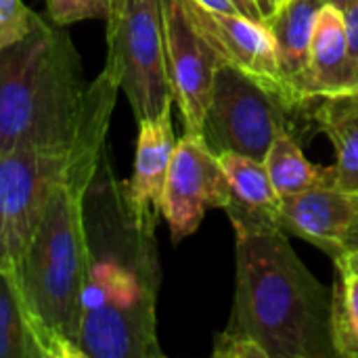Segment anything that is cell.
<instances>
[{"label":"cell","instance_id":"obj_21","mask_svg":"<svg viewBox=\"0 0 358 358\" xmlns=\"http://www.w3.org/2000/svg\"><path fill=\"white\" fill-rule=\"evenodd\" d=\"M344 13V23H346V31H348V40L350 46L355 50V55L358 57V0H355Z\"/></svg>","mask_w":358,"mask_h":358},{"label":"cell","instance_id":"obj_22","mask_svg":"<svg viewBox=\"0 0 358 358\" xmlns=\"http://www.w3.org/2000/svg\"><path fill=\"white\" fill-rule=\"evenodd\" d=\"M197 4H201L203 8L210 10H224V13H241L235 4V0H195Z\"/></svg>","mask_w":358,"mask_h":358},{"label":"cell","instance_id":"obj_26","mask_svg":"<svg viewBox=\"0 0 358 358\" xmlns=\"http://www.w3.org/2000/svg\"><path fill=\"white\" fill-rule=\"evenodd\" d=\"M281 2H283V0H256V6H258V10H260V15H262V21L268 19V17L279 8Z\"/></svg>","mask_w":358,"mask_h":358},{"label":"cell","instance_id":"obj_19","mask_svg":"<svg viewBox=\"0 0 358 358\" xmlns=\"http://www.w3.org/2000/svg\"><path fill=\"white\" fill-rule=\"evenodd\" d=\"M122 0H44L48 19L61 27L88 21L105 19L120 6Z\"/></svg>","mask_w":358,"mask_h":358},{"label":"cell","instance_id":"obj_27","mask_svg":"<svg viewBox=\"0 0 358 358\" xmlns=\"http://www.w3.org/2000/svg\"><path fill=\"white\" fill-rule=\"evenodd\" d=\"M325 4H331V6H336V8H340V10H346L355 0H323Z\"/></svg>","mask_w":358,"mask_h":358},{"label":"cell","instance_id":"obj_20","mask_svg":"<svg viewBox=\"0 0 358 358\" xmlns=\"http://www.w3.org/2000/svg\"><path fill=\"white\" fill-rule=\"evenodd\" d=\"M40 15L29 10L23 0H0V52L23 40Z\"/></svg>","mask_w":358,"mask_h":358},{"label":"cell","instance_id":"obj_7","mask_svg":"<svg viewBox=\"0 0 358 358\" xmlns=\"http://www.w3.org/2000/svg\"><path fill=\"white\" fill-rule=\"evenodd\" d=\"M229 201L231 185L218 155L201 134L185 132L176 141L162 201V216L168 222L172 241L178 243L193 235L206 210H224Z\"/></svg>","mask_w":358,"mask_h":358},{"label":"cell","instance_id":"obj_23","mask_svg":"<svg viewBox=\"0 0 358 358\" xmlns=\"http://www.w3.org/2000/svg\"><path fill=\"white\" fill-rule=\"evenodd\" d=\"M348 252H358V218L355 220L350 233L346 235V239H344V243H342V254H348ZM342 254H340V256H342ZM340 256H338V258H340Z\"/></svg>","mask_w":358,"mask_h":358},{"label":"cell","instance_id":"obj_18","mask_svg":"<svg viewBox=\"0 0 358 358\" xmlns=\"http://www.w3.org/2000/svg\"><path fill=\"white\" fill-rule=\"evenodd\" d=\"M336 264L331 287V338L338 357L358 358V277Z\"/></svg>","mask_w":358,"mask_h":358},{"label":"cell","instance_id":"obj_3","mask_svg":"<svg viewBox=\"0 0 358 358\" xmlns=\"http://www.w3.org/2000/svg\"><path fill=\"white\" fill-rule=\"evenodd\" d=\"M88 84L65 27L40 17L23 40L0 52V153L17 145L71 147Z\"/></svg>","mask_w":358,"mask_h":358},{"label":"cell","instance_id":"obj_17","mask_svg":"<svg viewBox=\"0 0 358 358\" xmlns=\"http://www.w3.org/2000/svg\"><path fill=\"white\" fill-rule=\"evenodd\" d=\"M0 358H38L17 273L0 268Z\"/></svg>","mask_w":358,"mask_h":358},{"label":"cell","instance_id":"obj_2","mask_svg":"<svg viewBox=\"0 0 358 358\" xmlns=\"http://www.w3.org/2000/svg\"><path fill=\"white\" fill-rule=\"evenodd\" d=\"M235 300L216 358H336L331 289L298 258L281 227L235 231Z\"/></svg>","mask_w":358,"mask_h":358},{"label":"cell","instance_id":"obj_15","mask_svg":"<svg viewBox=\"0 0 358 358\" xmlns=\"http://www.w3.org/2000/svg\"><path fill=\"white\" fill-rule=\"evenodd\" d=\"M319 101L310 111L313 126L336 149V182L342 191L358 193V94Z\"/></svg>","mask_w":358,"mask_h":358},{"label":"cell","instance_id":"obj_10","mask_svg":"<svg viewBox=\"0 0 358 358\" xmlns=\"http://www.w3.org/2000/svg\"><path fill=\"white\" fill-rule=\"evenodd\" d=\"M298 92L306 103L358 94V57L348 40L344 13L331 4L319 8Z\"/></svg>","mask_w":358,"mask_h":358},{"label":"cell","instance_id":"obj_5","mask_svg":"<svg viewBox=\"0 0 358 358\" xmlns=\"http://www.w3.org/2000/svg\"><path fill=\"white\" fill-rule=\"evenodd\" d=\"M136 122L172 109L162 0H122L107 17V61Z\"/></svg>","mask_w":358,"mask_h":358},{"label":"cell","instance_id":"obj_6","mask_svg":"<svg viewBox=\"0 0 358 358\" xmlns=\"http://www.w3.org/2000/svg\"><path fill=\"white\" fill-rule=\"evenodd\" d=\"M73 149L76 143L67 149L17 145L0 153V268L17 273L42 210L71 162Z\"/></svg>","mask_w":358,"mask_h":358},{"label":"cell","instance_id":"obj_16","mask_svg":"<svg viewBox=\"0 0 358 358\" xmlns=\"http://www.w3.org/2000/svg\"><path fill=\"white\" fill-rule=\"evenodd\" d=\"M266 172L279 197L296 195L317 187H338L334 166L308 162L292 132H279L264 157Z\"/></svg>","mask_w":358,"mask_h":358},{"label":"cell","instance_id":"obj_8","mask_svg":"<svg viewBox=\"0 0 358 358\" xmlns=\"http://www.w3.org/2000/svg\"><path fill=\"white\" fill-rule=\"evenodd\" d=\"M166 65L185 132L201 134L203 117L222 59L189 13L187 0H162Z\"/></svg>","mask_w":358,"mask_h":358},{"label":"cell","instance_id":"obj_14","mask_svg":"<svg viewBox=\"0 0 358 358\" xmlns=\"http://www.w3.org/2000/svg\"><path fill=\"white\" fill-rule=\"evenodd\" d=\"M323 4H325L323 0H283L279 8L268 19H264L266 27L275 38L281 76L289 86L292 94L296 96V101L302 105L315 103V101L313 103L302 101L298 92V84L308 63L315 23H317L319 8Z\"/></svg>","mask_w":358,"mask_h":358},{"label":"cell","instance_id":"obj_28","mask_svg":"<svg viewBox=\"0 0 358 358\" xmlns=\"http://www.w3.org/2000/svg\"><path fill=\"white\" fill-rule=\"evenodd\" d=\"M254 2H256V0H254Z\"/></svg>","mask_w":358,"mask_h":358},{"label":"cell","instance_id":"obj_11","mask_svg":"<svg viewBox=\"0 0 358 358\" xmlns=\"http://www.w3.org/2000/svg\"><path fill=\"white\" fill-rule=\"evenodd\" d=\"M358 218V193L340 187H317L279 197L277 224L327 252L334 260Z\"/></svg>","mask_w":358,"mask_h":358},{"label":"cell","instance_id":"obj_25","mask_svg":"<svg viewBox=\"0 0 358 358\" xmlns=\"http://www.w3.org/2000/svg\"><path fill=\"white\" fill-rule=\"evenodd\" d=\"M334 262H338V264H342V266H346L350 273H355L358 277V252H348V254H342L340 258H336Z\"/></svg>","mask_w":358,"mask_h":358},{"label":"cell","instance_id":"obj_12","mask_svg":"<svg viewBox=\"0 0 358 358\" xmlns=\"http://www.w3.org/2000/svg\"><path fill=\"white\" fill-rule=\"evenodd\" d=\"M174 149L176 138L172 128V109L153 120L138 122L134 170L132 178L122 182V191L132 214L147 224L157 227L162 216L164 187Z\"/></svg>","mask_w":358,"mask_h":358},{"label":"cell","instance_id":"obj_24","mask_svg":"<svg viewBox=\"0 0 358 358\" xmlns=\"http://www.w3.org/2000/svg\"><path fill=\"white\" fill-rule=\"evenodd\" d=\"M235 4H237V8H239L243 15H248V17H252V19L262 21V15H260V10H258V6H256V2H254V0H235Z\"/></svg>","mask_w":358,"mask_h":358},{"label":"cell","instance_id":"obj_1","mask_svg":"<svg viewBox=\"0 0 358 358\" xmlns=\"http://www.w3.org/2000/svg\"><path fill=\"white\" fill-rule=\"evenodd\" d=\"M86 229L82 358L164 357L157 340V227L132 214L105 162L86 195Z\"/></svg>","mask_w":358,"mask_h":358},{"label":"cell","instance_id":"obj_4","mask_svg":"<svg viewBox=\"0 0 358 358\" xmlns=\"http://www.w3.org/2000/svg\"><path fill=\"white\" fill-rule=\"evenodd\" d=\"M302 111L306 109L222 61L214 73L201 136L216 155L231 151L264 162L279 132L298 138Z\"/></svg>","mask_w":358,"mask_h":358},{"label":"cell","instance_id":"obj_9","mask_svg":"<svg viewBox=\"0 0 358 358\" xmlns=\"http://www.w3.org/2000/svg\"><path fill=\"white\" fill-rule=\"evenodd\" d=\"M187 6L195 23L201 27L203 36L224 63H231L250 73L252 78L287 99L292 105L302 109L310 107L298 103L289 86L285 84L279 69L275 38L264 21L252 19L243 13L210 10L195 0H187Z\"/></svg>","mask_w":358,"mask_h":358},{"label":"cell","instance_id":"obj_13","mask_svg":"<svg viewBox=\"0 0 358 358\" xmlns=\"http://www.w3.org/2000/svg\"><path fill=\"white\" fill-rule=\"evenodd\" d=\"M218 159L231 185V201L224 208L235 231H258L277 224L279 195L271 182L264 162L222 151Z\"/></svg>","mask_w":358,"mask_h":358}]
</instances>
